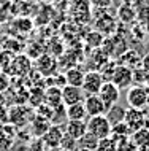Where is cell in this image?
<instances>
[{
    "label": "cell",
    "instance_id": "1",
    "mask_svg": "<svg viewBox=\"0 0 149 151\" xmlns=\"http://www.w3.org/2000/svg\"><path fill=\"white\" fill-rule=\"evenodd\" d=\"M35 118V110L27 105H13L8 107V122L16 129H22L29 126Z\"/></svg>",
    "mask_w": 149,
    "mask_h": 151
},
{
    "label": "cell",
    "instance_id": "2",
    "mask_svg": "<svg viewBox=\"0 0 149 151\" xmlns=\"http://www.w3.org/2000/svg\"><path fill=\"white\" fill-rule=\"evenodd\" d=\"M149 96V88L143 86V84H135L127 89L125 94V100L128 104V108H136V110H143L146 107V100Z\"/></svg>",
    "mask_w": 149,
    "mask_h": 151
},
{
    "label": "cell",
    "instance_id": "3",
    "mask_svg": "<svg viewBox=\"0 0 149 151\" xmlns=\"http://www.w3.org/2000/svg\"><path fill=\"white\" fill-rule=\"evenodd\" d=\"M87 122V132L92 134L94 137H97L98 140L106 138L111 135V124L108 122L106 116H92L86 121Z\"/></svg>",
    "mask_w": 149,
    "mask_h": 151
},
{
    "label": "cell",
    "instance_id": "4",
    "mask_svg": "<svg viewBox=\"0 0 149 151\" xmlns=\"http://www.w3.org/2000/svg\"><path fill=\"white\" fill-rule=\"evenodd\" d=\"M32 65H34L32 64V59L27 54H18L13 58V60H11L10 70L6 73L8 75L11 73L16 78H26V76L32 72Z\"/></svg>",
    "mask_w": 149,
    "mask_h": 151
},
{
    "label": "cell",
    "instance_id": "5",
    "mask_svg": "<svg viewBox=\"0 0 149 151\" xmlns=\"http://www.w3.org/2000/svg\"><path fill=\"white\" fill-rule=\"evenodd\" d=\"M103 78L100 75L98 70H89L86 72L84 75V80H83V84H81V89L84 92V96H97L100 88L103 86Z\"/></svg>",
    "mask_w": 149,
    "mask_h": 151
},
{
    "label": "cell",
    "instance_id": "6",
    "mask_svg": "<svg viewBox=\"0 0 149 151\" xmlns=\"http://www.w3.org/2000/svg\"><path fill=\"white\" fill-rule=\"evenodd\" d=\"M59 62L56 59V56L52 54H41L40 58L35 60V70H37L41 76L49 78V76L57 73Z\"/></svg>",
    "mask_w": 149,
    "mask_h": 151
},
{
    "label": "cell",
    "instance_id": "7",
    "mask_svg": "<svg viewBox=\"0 0 149 151\" xmlns=\"http://www.w3.org/2000/svg\"><path fill=\"white\" fill-rule=\"evenodd\" d=\"M95 30L100 32L103 37L113 35L118 30V21L106 10H100V16H97V19H95Z\"/></svg>",
    "mask_w": 149,
    "mask_h": 151
},
{
    "label": "cell",
    "instance_id": "8",
    "mask_svg": "<svg viewBox=\"0 0 149 151\" xmlns=\"http://www.w3.org/2000/svg\"><path fill=\"white\" fill-rule=\"evenodd\" d=\"M63 135H65V129H63L62 124H51L49 129L46 130V134L40 138V140H41L43 145L48 146V148L57 150V148H60Z\"/></svg>",
    "mask_w": 149,
    "mask_h": 151
},
{
    "label": "cell",
    "instance_id": "9",
    "mask_svg": "<svg viewBox=\"0 0 149 151\" xmlns=\"http://www.w3.org/2000/svg\"><path fill=\"white\" fill-rule=\"evenodd\" d=\"M97 96L100 97V100L105 104V107L106 110L113 107V105L119 104V99H120V89L116 86V84H113L111 81H105L103 86L100 88V91Z\"/></svg>",
    "mask_w": 149,
    "mask_h": 151
},
{
    "label": "cell",
    "instance_id": "10",
    "mask_svg": "<svg viewBox=\"0 0 149 151\" xmlns=\"http://www.w3.org/2000/svg\"><path fill=\"white\" fill-rule=\"evenodd\" d=\"M111 83L116 84L119 89H128L133 83V70L125 67V65L118 64L114 68V73H113Z\"/></svg>",
    "mask_w": 149,
    "mask_h": 151
},
{
    "label": "cell",
    "instance_id": "11",
    "mask_svg": "<svg viewBox=\"0 0 149 151\" xmlns=\"http://www.w3.org/2000/svg\"><path fill=\"white\" fill-rule=\"evenodd\" d=\"M124 122H125V126L128 127V130H130V134H133V132L143 129L144 126H146V115H144L143 110L127 108Z\"/></svg>",
    "mask_w": 149,
    "mask_h": 151
},
{
    "label": "cell",
    "instance_id": "12",
    "mask_svg": "<svg viewBox=\"0 0 149 151\" xmlns=\"http://www.w3.org/2000/svg\"><path fill=\"white\" fill-rule=\"evenodd\" d=\"M83 105H84V108H86V113L89 118L102 116L106 113V107H105V104L100 100L98 96H86L83 100Z\"/></svg>",
    "mask_w": 149,
    "mask_h": 151
},
{
    "label": "cell",
    "instance_id": "13",
    "mask_svg": "<svg viewBox=\"0 0 149 151\" xmlns=\"http://www.w3.org/2000/svg\"><path fill=\"white\" fill-rule=\"evenodd\" d=\"M84 92L81 88H75V86H63L62 88V104L65 107H70V105L75 104H81L84 100Z\"/></svg>",
    "mask_w": 149,
    "mask_h": 151
},
{
    "label": "cell",
    "instance_id": "14",
    "mask_svg": "<svg viewBox=\"0 0 149 151\" xmlns=\"http://www.w3.org/2000/svg\"><path fill=\"white\" fill-rule=\"evenodd\" d=\"M63 129H65V134L68 137H71L73 140L78 142L87 132V122L86 121H67Z\"/></svg>",
    "mask_w": 149,
    "mask_h": 151
},
{
    "label": "cell",
    "instance_id": "15",
    "mask_svg": "<svg viewBox=\"0 0 149 151\" xmlns=\"http://www.w3.org/2000/svg\"><path fill=\"white\" fill-rule=\"evenodd\" d=\"M63 75H65V81H67L68 86L81 88L86 72H84L81 67H76V65H75V67H70V68H68V70L63 73Z\"/></svg>",
    "mask_w": 149,
    "mask_h": 151
},
{
    "label": "cell",
    "instance_id": "16",
    "mask_svg": "<svg viewBox=\"0 0 149 151\" xmlns=\"http://www.w3.org/2000/svg\"><path fill=\"white\" fill-rule=\"evenodd\" d=\"M118 64L125 65V67L135 70V68L141 67V56H140L136 51H133V50H127L122 56H119V62Z\"/></svg>",
    "mask_w": 149,
    "mask_h": 151
},
{
    "label": "cell",
    "instance_id": "17",
    "mask_svg": "<svg viewBox=\"0 0 149 151\" xmlns=\"http://www.w3.org/2000/svg\"><path fill=\"white\" fill-rule=\"evenodd\" d=\"M125 111H127L125 107L116 104V105H113V107H110V108L106 110L105 116H106V119H108V122H110L111 126H116V124H119V122H124Z\"/></svg>",
    "mask_w": 149,
    "mask_h": 151
},
{
    "label": "cell",
    "instance_id": "18",
    "mask_svg": "<svg viewBox=\"0 0 149 151\" xmlns=\"http://www.w3.org/2000/svg\"><path fill=\"white\" fill-rule=\"evenodd\" d=\"M118 19L120 24H133L136 21L135 10L130 3H122L118 6Z\"/></svg>",
    "mask_w": 149,
    "mask_h": 151
},
{
    "label": "cell",
    "instance_id": "19",
    "mask_svg": "<svg viewBox=\"0 0 149 151\" xmlns=\"http://www.w3.org/2000/svg\"><path fill=\"white\" fill-rule=\"evenodd\" d=\"M45 104H48L52 108L62 105V89L56 86L45 88Z\"/></svg>",
    "mask_w": 149,
    "mask_h": 151
},
{
    "label": "cell",
    "instance_id": "20",
    "mask_svg": "<svg viewBox=\"0 0 149 151\" xmlns=\"http://www.w3.org/2000/svg\"><path fill=\"white\" fill-rule=\"evenodd\" d=\"M136 14V21L140 24H146L149 21V0H135L132 3Z\"/></svg>",
    "mask_w": 149,
    "mask_h": 151
},
{
    "label": "cell",
    "instance_id": "21",
    "mask_svg": "<svg viewBox=\"0 0 149 151\" xmlns=\"http://www.w3.org/2000/svg\"><path fill=\"white\" fill-rule=\"evenodd\" d=\"M65 115L68 121H86L87 113L86 108H84L83 102L81 104H75L70 105V107H65Z\"/></svg>",
    "mask_w": 149,
    "mask_h": 151
},
{
    "label": "cell",
    "instance_id": "22",
    "mask_svg": "<svg viewBox=\"0 0 149 151\" xmlns=\"http://www.w3.org/2000/svg\"><path fill=\"white\" fill-rule=\"evenodd\" d=\"M29 126H30V132H32V135L37 137V138H41V137L46 134V130L49 129L51 122H49V121H46V119H43V118L35 116Z\"/></svg>",
    "mask_w": 149,
    "mask_h": 151
},
{
    "label": "cell",
    "instance_id": "23",
    "mask_svg": "<svg viewBox=\"0 0 149 151\" xmlns=\"http://www.w3.org/2000/svg\"><path fill=\"white\" fill-rule=\"evenodd\" d=\"M132 143H133L136 148H148L149 146V129L143 127L140 130L132 134Z\"/></svg>",
    "mask_w": 149,
    "mask_h": 151
},
{
    "label": "cell",
    "instance_id": "24",
    "mask_svg": "<svg viewBox=\"0 0 149 151\" xmlns=\"http://www.w3.org/2000/svg\"><path fill=\"white\" fill-rule=\"evenodd\" d=\"M41 104H45V88L34 86L29 91V105L35 110Z\"/></svg>",
    "mask_w": 149,
    "mask_h": 151
},
{
    "label": "cell",
    "instance_id": "25",
    "mask_svg": "<svg viewBox=\"0 0 149 151\" xmlns=\"http://www.w3.org/2000/svg\"><path fill=\"white\" fill-rule=\"evenodd\" d=\"M98 145V138L94 137L92 134L86 132L84 135L78 140V148L81 150H87V151H95V148H97Z\"/></svg>",
    "mask_w": 149,
    "mask_h": 151
},
{
    "label": "cell",
    "instance_id": "26",
    "mask_svg": "<svg viewBox=\"0 0 149 151\" xmlns=\"http://www.w3.org/2000/svg\"><path fill=\"white\" fill-rule=\"evenodd\" d=\"M103 40H105V37L100 34V32H97V30H92V32H89V34L86 35V43L89 45L91 48H94V50H98V48L102 46Z\"/></svg>",
    "mask_w": 149,
    "mask_h": 151
},
{
    "label": "cell",
    "instance_id": "27",
    "mask_svg": "<svg viewBox=\"0 0 149 151\" xmlns=\"http://www.w3.org/2000/svg\"><path fill=\"white\" fill-rule=\"evenodd\" d=\"M52 115H54V108L49 107L48 104H41L40 107L35 108V116H38V118H43V119H46V121H52Z\"/></svg>",
    "mask_w": 149,
    "mask_h": 151
},
{
    "label": "cell",
    "instance_id": "28",
    "mask_svg": "<svg viewBox=\"0 0 149 151\" xmlns=\"http://www.w3.org/2000/svg\"><path fill=\"white\" fill-rule=\"evenodd\" d=\"M116 65H118V62H116V60H111V59H110V60H108V62L105 64L103 67L98 70V72H100V75H102V78H103V81H111Z\"/></svg>",
    "mask_w": 149,
    "mask_h": 151
},
{
    "label": "cell",
    "instance_id": "29",
    "mask_svg": "<svg viewBox=\"0 0 149 151\" xmlns=\"http://www.w3.org/2000/svg\"><path fill=\"white\" fill-rule=\"evenodd\" d=\"M95 151H118V143L111 137L102 138V140H98V145L95 148Z\"/></svg>",
    "mask_w": 149,
    "mask_h": 151
},
{
    "label": "cell",
    "instance_id": "30",
    "mask_svg": "<svg viewBox=\"0 0 149 151\" xmlns=\"http://www.w3.org/2000/svg\"><path fill=\"white\" fill-rule=\"evenodd\" d=\"M13 58H14L13 52H10V51H6V50L0 51V68H3V72H8V68H10Z\"/></svg>",
    "mask_w": 149,
    "mask_h": 151
},
{
    "label": "cell",
    "instance_id": "31",
    "mask_svg": "<svg viewBox=\"0 0 149 151\" xmlns=\"http://www.w3.org/2000/svg\"><path fill=\"white\" fill-rule=\"evenodd\" d=\"M60 148L65 150V151H76L78 150V142L73 140L71 137H68L67 134L62 138V143H60Z\"/></svg>",
    "mask_w": 149,
    "mask_h": 151
},
{
    "label": "cell",
    "instance_id": "32",
    "mask_svg": "<svg viewBox=\"0 0 149 151\" xmlns=\"http://www.w3.org/2000/svg\"><path fill=\"white\" fill-rule=\"evenodd\" d=\"M11 86V78L6 72L0 70V94H5Z\"/></svg>",
    "mask_w": 149,
    "mask_h": 151
},
{
    "label": "cell",
    "instance_id": "33",
    "mask_svg": "<svg viewBox=\"0 0 149 151\" xmlns=\"http://www.w3.org/2000/svg\"><path fill=\"white\" fill-rule=\"evenodd\" d=\"M89 2L95 10H108L113 5V0H89Z\"/></svg>",
    "mask_w": 149,
    "mask_h": 151
},
{
    "label": "cell",
    "instance_id": "34",
    "mask_svg": "<svg viewBox=\"0 0 149 151\" xmlns=\"http://www.w3.org/2000/svg\"><path fill=\"white\" fill-rule=\"evenodd\" d=\"M14 26L18 27V30L19 32H30L32 30V21L30 19H19V21H16L14 22Z\"/></svg>",
    "mask_w": 149,
    "mask_h": 151
},
{
    "label": "cell",
    "instance_id": "35",
    "mask_svg": "<svg viewBox=\"0 0 149 151\" xmlns=\"http://www.w3.org/2000/svg\"><path fill=\"white\" fill-rule=\"evenodd\" d=\"M141 68L149 72V54H146L144 58H141Z\"/></svg>",
    "mask_w": 149,
    "mask_h": 151
},
{
    "label": "cell",
    "instance_id": "36",
    "mask_svg": "<svg viewBox=\"0 0 149 151\" xmlns=\"http://www.w3.org/2000/svg\"><path fill=\"white\" fill-rule=\"evenodd\" d=\"M144 26H146V32H148V34H149V21H148L146 24H144Z\"/></svg>",
    "mask_w": 149,
    "mask_h": 151
},
{
    "label": "cell",
    "instance_id": "37",
    "mask_svg": "<svg viewBox=\"0 0 149 151\" xmlns=\"http://www.w3.org/2000/svg\"><path fill=\"white\" fill-rule=\"evenodd\" d=\"M146 107L149 108V96H148V100H146Z\"/></svg>",
    "mask_w": 149,
    "mask_h": 151
},
{
    "label": "cell",
    "instance_id": "38",
    "mask_svg": "<svg viewBox=\"0 0 149 151\" xmlns=\"http://www.w3.org/2000/svg\"><path fill=\"white\" fill-rule=\"evenodd\" d=\"M0 127H2V122H0Z\"/></svg>",
    "mask_w": 149,
    "mask_h": 151
}]
</instances>
